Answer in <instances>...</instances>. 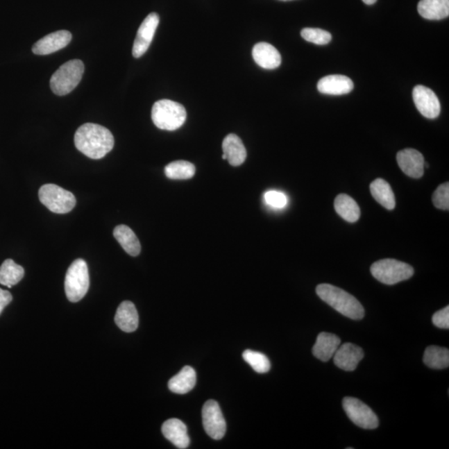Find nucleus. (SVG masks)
I'll use <instances>...</instances> for the list:
<instances>
[{"instance_id": "1", "label": "nucleus", "mask_w": 449, "mask_h": 449, "mask_svg": "<svg viewBox=\"0 0 449 449\" xmlns=\"http://www.w3.org/2000/svg\"><path fill=\"white\" fill-rule=\"evenodd\" d=\"M76 149L91 159H101L110 153L115 146V137L103 126L85 124L79 128L74 136Z\"/></svg>"}, {"instance_id": "2", "label": "nucleus", "mask_w": 449, "mask_h": 449, "mask_svg": "<svg viewBox=\"0 0 449 449\" xmlns=\"http://www.w3.org/2000/svg\"><path fill=\"white\" fill-rule=\"evenodd\" d=\"M319 297L331 307L352 320H361L364 309L359 301L350 294L330 284H321L316 287Z\"/></svg>"}, {"instance_id": "3", "label": "nucleus", "mask_w": 449, "mask_h": 449, "mask_svg": "<svg viewBox=\"0 0 449 449\" xmlns=\"http://www.w3.org/2000/svg\"><path fill=\"white\" fill-rule=\"evenodd\" d=\"M155 126L166 131H175L187 120V111L182 104L169 99L159 100L152 109Z\"/></svg>"}, {"instance_id": "4", "label": "nucleus", "mask_w": 449, "mask_h": 449, "mask_svg": "<svg viewBox=\"0 0 449 449\" xmlns=\"http://www.w3.org/2000/svg\"><path fill=\"white\" fill-rule=\"evenodd\" d=\"M85 65L81 60H74L65 62L50 79V87L54 94L65 96L74 90L82 81Z\"/></svg>"}, {"instance_id": "5", "label": "nucleus", "mask_w": 449, "mask_h": 449, "mask_svg": "<svg viewBox=\"0 0 449 449\" xmlns=\"http://www.w3.org/2000/svg\"><path fill=\"white\" fill-rule=\"evenodd\" d=\"M89 268L85 260L78 259L71 264L65 277V293L71 302H78L90 288Z\"/></svg>"}, {"instance_id": "6", "label": "nucleus", "mask_w": 449, "mask_h": 449, "mask_svg": "<svg viewBox=\"0 0 449 449\" xmlns=\"http://www.w3.org/2000/svg\"><path fill=\"white\" fill-rule=\"evenodd\" d=\"M371 271L376 280L389 285L409 280L414 273L409 264L394 259H384L373 263Z\"/></svg>"}, {"instance_id": "7", "label": "nucleus", "mask_w": 449, "mask_h": 449, "mask_svg": "<svg viewBox=\"0 0 449 449\" xmlns=\"http://www.w3.org/2000/svg\"><path fill=\"white\" fill-rule=\"evenodd\" d=\"M39 197L41 203L53 213H69L76 205L73 193L56 184H45L41 187Z\"/></svg>"}, {"instance_id": "8", "label": "nucleus", "mask_w": 449, "mask_h": 449, "mask_svg": "<svg viewBox=\"0 0 449 449\" xmlns=\"http://www.w3.org/2000/svg\"><path fill=\"white\" fill-rule=\"evenodd\" d=\"M343 408L350 421L362 429L375 430L379 426L380 421L377 415L358 398L352 397L344 398Z\"/></svg>"}, {"instance_id": "9", "label": "nucleus", "mask_w": 449, "mask_h": 449, "mask_svg": "<svg viewBox=\"0 0 449 449\" xmlns=\"http://www.w3.org/2000/svg\"><path fill=\"white\" fill-rule=\"evenodd\" d=\"M203 423L205 433L215 440L224 437L226 423L218 403L208 400L203 409Z\"/></svg>"}, {"instance_id": "10", "label": "nucleus", "mask_w": 449, "mask_h": 449, "mask_svg": "<svg viewBox=\"0 0 449 449\" xmlns=\"http://www.w3.org/2000/svg\"><path fill=\"white\" fill-rule=\"evenodd\" d=\"M415 106L419 112L427 119H434L441 112L439 99L433 90L425 86L418 85L413 91Z\"/></svg>"}, {"instance_id": "11", "label": "nucleus", "mask_w": 449, "mask_h": 449, "mask_svg": "<svg viewBox=\"0 0 449 449\" xmlns=\"http://www.w3.org/2000/svg\"><path fill=\"white\" fill-rule=\"evenodd\" d=\"M159 21H160L159 15L156 12H152L142 23L134 41L133 48L134 58H140L148 51L158 27Z\"/></svg>"}, {"instance_id": "12", "label": "nucleus", "mask_w": 449, "mask_h": 449, "mask_svg": "<svg viewBox=\"0 0 449 449\" xmlns=\"http://www.w3.org/2000/svg\"><path fill=\"white\" fill-rule=\"evenodd\" d=\"M397 162L403 173L409 178H421L425 173V158L417 150L408 149L400 151L397 154Z\"/></svg>"}, {"instance_id": "13", "label": "nucleus", "mask_w": 449, "mask_h": 449, "mask_svg": "<svg viewBox=\"0 0 449 449\" xmlns=\"http://www.w3.org/2000/svg\"><path fill=\"white\" fill-rule=\"evenodd\" d=\"M72 40V33L60 31L42 37L33 46V53L37 56H48L65 49Z\"/></svg>"}, {"instance_id": "14", "label": "nucleus", "mask_w": 449, "mask_h": 449, "mask_svg": "<svg viewBox=\"0 0 449 449\" xmlns=\"http://www.w3.org/2000/svg\"><path fill=\"white\" fill-rule=\"evenodd\" d=\"M364 350L351 343L339 346L333 356L334 363L339 368L346 371H354L364 358Z\"/></svg>"}, {"instance_id": "15", "label": "nucleus", "mask_w": 449, "mask_h": 449, "mask_svg": "<svg viewBox=\"0 0 449 449\" xmlns=\"http://www.w3.org/2000/svg\"><path fill=\"white\" fill-rule=\"evenodd\" d=\"M317 89L323 94L345 95L353 90L354 83L344 75H329L318 82Z\"/></svg>"}, {"instance_id": "16", "label": "nucleus", "mask_w": 449, "mask_h": 449, "mask_svg": "<svg viewBox=\"0 0 449 449\" xmlns=\"http://www.w3.org/2000/svg\"><path fill=\"white\" fill-rule=\"evenodd\" d=\"M162 432L164 437L180 449L187 448L190 438L186 425L178 418H170L163 423Z\"/></svg>"}, {"instance_id": "17", "label": "nucleus", "mask_w": 449, "mask_h": 449, "mask_svg": "<svg viewBox=\"0 0 449 449\" xmlns=\"http://www.w3.org/2000/svg\"><path fill=\"white\" fill-rule=\"evenodd\" d=\"M253 56L257 65L265 69H276L280 66L281 56L274 46L259 43L254 46Z\"/></svg>"}, {"instance_id": "18", "label": "nucleus", "mask_w": 449, "mask_h": 449, "mask_svg": "<svg viewBox=\"0 0 449 449\" xmlns=\"http://www.w3.org/2000/svg\"><path fill=\"white\" fill-rule=\"evenodd\" d=\"M341 339L337 335L322 332L318 335L313 347V355L323 362H328L341 346Z\"/></svg>"}, {"instance_id": "19", "label": "nucleus", "mask_w": 449, "mask_h": 449, "mask_svg": "<svg viewBox=\"0 0 449 449\" xmlns=\"http://www.w3.org/2000/svg\"><path fill=\"white\" fill-rule=\"evenodd\" d=\"M222 150L226 160L233 167L241 166L246 159V149L240 137L236 134H229L222 142Z\"/></svg>"}, {"instance_id": "20", "label": "nucleus", "mask_w": 449, "mask_h": 449, "mask_svg": "<svg viewBox=\"0 0 449 449\" xmlns=\"http://www.w3.org/2000/svg\"><path fill=\"white\" fill-rule=\"evenodd\" d=\"M115 323L124 332L131 333L139 324L137 310L131 301H124L117 310Z\"/></svg>"}, {"instance_id": "21", "label": "nucleus", "mask_w": 449, "mask_h": 449, "mask_svg": "<svg viewBox=\"0 0 449 449\" xmlns=\"http://www.w3.org/2000/svg\"><path fill=\"white\" fill-rule=\"evenodd\" d=\"M418 12L426 19H446L449 15V0H421L418 4Z\"/></svg>"}, {"instance_id": "22", "label": "nucleus", "mask_w": 449, "mask_h": 449, "mask_svg": "<svg viewBox=\"0 0 449 449\" xmlns=\"http://www.w3.org/2000/svg\"><path fill=\"white\" fill-rule=\"evenodd\" d=\"M196 383L195 369L191 366H185L177 375L171 378L169 382V388L171 392L185 394L192 391Z\"/></svg>"}, {"instance_id": "23", "label": "nucleus", "mask_w": 449, "mask_h": 449, "mask_svg": "<svg viewBox=\"0 0 449 449\" xmlns=\"http://www.w3.org/2000/svg\"><path fill=\"white\" fill-rule=\"evenodd\" d=\"M113 236L128 255L137 257L141 253V244L133 230L126 225L116 226Z\"/></svg>"}, {"instance_id": "24", "label": "nucleus", "mask_w": 449, "mask_h": 449, "mask_svg": "<svg viewBox=\"0 0 449 449\" xmlns=\"http://www.w3.org/2000/svg\"><path fill=\"white\" fill-rule=\"evenodd\" d=\"M371 192L373 198L379 203L382 207L389 210L396 207V197L390 185L382 178H377L371 184Z\"/></svg>"}, {"instance_id": "25", "label": "nucleus", "mask_w": 449, "mask_h": 449, "mask_svg": "<svg viewBox=\"0 0 449 449\" xmlns=\"http://www.w3.org/2000/svg\"><path fill=\"white\" fill-rule=\"evenodd\" d=\"M335 211L344 220L350 223L357 221L360 217V209L356 201L351 196L341 194L334 200Z\"/></svg>"}, {"instance_id": "26", "label": "nucleus", "mask_w": 449, "mask_h": 449, "mask_svg": "<svg viewBox=\"0 0 449 449\" xmlns=\"http://www.w3.org/2000/svg\"><path fill=\"white\" fill-rule=\"evenodd\" d=\"M24 269L12 260L7 259L0 266V284L11 288L24 278Z\"/></svg>"}, {"instance_id": "27", "label": "nucleus", "mask_w": 449, "mask_h": 449, "mask_svg": "<svg viewBox=\"0 0 449 449\" xmlns=\"http://www.w3.org/2000/svg\"><path fill=\"white\" fill-rule=\"evenodd\" d=\"M423 363L431 368H446L449 365V350L446 348L429 346L423 355Z\"/></svg>"}, {"instance_id": "28", "label": "nucleus", "mask_w": 449, "mask_h": 449, "mask_svg": "<svg viewBox=\"0 0 449 449\" xmlns=\"http://www.w3.org/2000/svg\"><path fill=\"white\" fill-rule=\"evenodd\" d=\"M196 167L187 161H176L165 167V175L169 179L187 180L194 177Z\"/></svg>"}, {"instance_id": "29", "label": "nucleus", "mask_w": 449, "mask_h": 449, "mask_svg": "<svg viewBox=\"0 0 449 449\" xmlns=\"http://www.w3.org/2000/svg\"><path fill=\"white\" fill-rule=\"evenodd\" d=\"M243 359L248 363L255 372L267 373L271 369V362L266 355L260 352L247 350L243 352Z\"/></svg>"}, {"instance_id": "30", "label": "nucleus", "mask_w": 449, "mask_h": 449, "mask_svg": "<svg viewBox=\"0 0 449 449\" xmlns=\"http://www.w3.org/2000/svg\"><path fill=\"white\" fill-rule=\"evenodd\" d=\"M300 35L305 40L317 45L328 44L332 40L330 33L321 28H305L302 29Z\"/></svg>"}, {"instance_id": "31", "label": "nucleus", "mask_w": 449, "mask_h": 449, "mask_svg": "<svg viewBox=\"0 0 449 449\" xmlns=\"http://www.w3.org/2000/svg\"><path fill=\"white\" fill-rule=\"evenodd\" d=\"M433 203L435 207L448 211L449 209V183L440 185L433 195Z\"/></svg>"}, {"instance_id": "32", "label": "nucleus", "mask_w": 449, "mask_h": 449, "mask_svg": "<svg viewBox=\"0 0 449 449\" xmlns=\"http://www.w3.org/2000/svg\"><path fill=\"white\" fill-rule=\"evenodd\" d=\"M264 199L268 205L276 209L284 208L288 203L287 195L278 191H268L264 195Z\"/></svg>"}, {"instance_id": "33", "label": "nucleus", "mask_w": 449, "mask_h": 449, "mask_svg": "<svg viewBox=\"0 0 449 449\" xmlns=\"http://www.w3.org/2000/svg\"><path fill=\"white\" fill-rule=\"evenodd\" d=\"M434 325L441 329H449V307L446 306V308L439 310L434 314L433 319Z\"/></svg>"}, {"instance_id": "34", "label": "nucleus", "mask_w": 449, "mask_h": 449, "mask_svg": "<svg viewBox=\"0 0 449 449\" xmlns=\"http://www.w3.org/2000/svg\"><path fill=\"white\" fill-rule=\"evenodd\" d=\"M12 296L8 291L0 288V314H1L4 308L10 303Z\"/></svg>"}, {"instance_id": "35", "label": "nucleus", "mask_w": 449, "mask_h": 449, "mask_svg": "<svg viewBox=\"0 0 449 449\" xmlns=\"http://www.w3.org/2000/svg\"><path fill=\"white\" fill-rule=\"evenodd\" d=\"M376 1L377 0H363V2L368 4V6H371V4L375 3Z\"/></svg>"}, {"instance_id": "36", "label": "nucleus", "mask_w": 449, "mask_h": 449, "mask_svg": "<svg viewBox=\"0 0 449 449\" xmlns=\"http://www.w3.org/2000/svg\"><path fill=\"white\" fill-rule=\"evenodd\" d=\"M222 159H223V160H226V157L225 154L222 155Z\"/></svg>"}, {"instance_id": "37", "label": "nucleus", "mask_w": 449, "mask_h": 449, "mask_svg": "<svg viewBox=\"0 0 449 449\" xmlns=\"http://www.w3.org/2000/svg\"><path fill=\"white\" fill-rule=\"evenodd\" d=\"M280 1H291V0H280Z\"/></svg>"}]
</instances>
